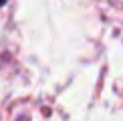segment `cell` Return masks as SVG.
Instances as JSON below:
<instances>
[{
    "label": "cell",
    "mask_w": 123,
    "mask_h": 121,
    "mask_svg": "<svg viewBox=\"0 0 123 121\" xmlns=\"http://www.w3.org/2000/svg\"><path fill=\"white\" fill-rule=\"evenodd\" d=\"M8 2V0H0V6H4V4H6Z\"/></svg>",
    "instance_id": "obj_1"
}]
</instances>
